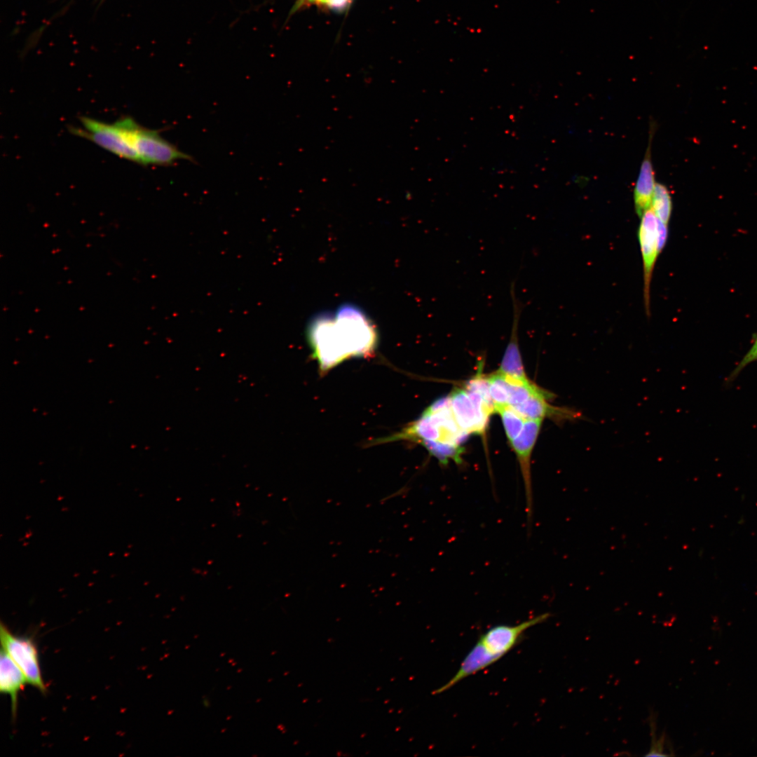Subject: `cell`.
I'll use <instances>...</instances> for the list:
<instances>
[{
  "instance_id": "1",
  "label": "cell",
  "mask_w": 757,
  "mask_h": 757,
  "mask_svg": "<svg viewBox=\"0 0 757 757\" xmlns=\"http://www.w3.org/2000/svg\"><path fill=\"white\" fill-rule=\"evenodd\" d=\"M307 337L322 371L352 357L370 354L377 343L375 325L357 306L341 305L334 314L322 313L311 320Z\"/></svg>"
},
{
  "instance_id": "2",
  "label": "cell",
  "mask_w": 757,
  "mask_h": 757,
  "mask_svg": "<svg viewBox=\"0 0 757 757\" xmlns=\"http://www.w3.org/2000/svg\"><path fill=\"white\" fill-rule=\"evenodd\" d=\"M550 613H545L514 625H498L482 634L462 660L455 674L432 692L442 693L500 660L520 641L525 632L546 621Z\"/></svg>"
},
{
  "instance_id": "3",
  "label": "cell",
  "mask_w": 757,
  "mask_h": 757,
  "mask_svg": "<svg viewBox=\"0 0 757 757\" xmlns=\"http://www.w3.org/2000/svg\"><path fill=\"white\" fill-rule=\"evenodd\" d=\"M132 118L124 117L108 123L90 117L80 118L81 128H73L72 132L94 142L97 146L125 160L139 164L131 135Z\"/></svg>"
},
{
  "instance_id": "4",
  "label": "cell",
  "mask_w": 757,
  "mask_h": 757,
  "mask_svg": "<svg viewBox=\"0 0 757 757\" xmlns=\"http://www.w3.org/2000/svg\"><path fill=\"white\" fill-rule=\"evenodd\" d=\"M452 411L460 428L468 435H483L494 406L481 395L465 388H456L450 394Z\"/></svg>"
},
{
  "instance_id": "5",
  "label": "cell",
  "mask_w": 757,
  "mask_h": 757,
  "mask_svg": "<svg viewBox=\"0 0 757 757\" xmlns=\"http://www.w3.org/2000/svg\"><path fill=\"white\" fill-rule=\"evenodd\" d=\"M0 638L1 648L20 669L27 683L46 693L47 688L43 679L39 652L34 641L29 637L13 634L3 622L0 626Z\"/></svg>"
},
{
  "instance_id": "6",
  "label": "cell",
  "mask_w": 757,
  "mask_h": 757,
  "mask_svg": "<svg viewBox=\"0 0 757 757\" xmlns=\"http://www.w3.org/2000/svg\"><path fill=\"white\" fill-rule=\"evenodd\" d=\"M131 132L133 146L141 165H169L177 160H191L190 156L164 139L157 131L143 128L135 121L132 122Z\"/></svg>"
},
{
  "instance_id": "7",
  "label": "cell",
  "mask_w": 757,
  "mask_h": 757,
  "mask_svg": "<svg viewBox=\"0 0 757 757\" xmlns=\"http://www.w3.org/2000/svg\"><path fill=\"white\" fill-rule=\"evenodd\" d=\"M543 421V420H526L519 435L510 442L519 462L524 481L526 511L528 524L532 520L533 501L531 459Z\"/></svg>"
},
{
  "instance_id": "8",
  "label": "cell",
  "mask_w": 757,
  "mask_h": 757,
  "mask_svg": "<svg viewBox=\"0 0 757 757\" xmlns=\"http://www.w3.org/2000/svg\"><path fill=\"white\" fill-rule=\"evenodd\" d=\"M639 241L642 255L644 276V299L647 314L650 308V286L653 271L658 254V221L653 210L648 208L641 217Z\"/></svg>"
},
{
  "instance_id": "9",
  "label": "cell",
  "mask_w": 757,
  "mask_h": 757,
  "mask_svg": "<svg viewBox=\"0 0 757 757\" xmlns=\"http://www.w3.org/2000/svg\"><path fill=\"white\" fill-rule=\"evenodd\" d=\"M554 396L552 393L542 389L513 408L526 420L543 421L545 418H550L561 422L582 418V414L578 411L550 404L548 400Z\"/></svg>"
},
{
  "instance_id": "10",
  "label": "cell",
  "mask_w": 757,
  "mask_h": 757,
  "mask_svg": "<svg viewBox=\"0 0 757 757\" xmlns=\"http://www.w3.org/2000/svg\"><path fill=\"white\" fill-rule=\"evenodd\" d=\"M654 129L653 124H651L648 145L640 167L639 176L634 190V207L636 214L640 217L651 205L656 184L651 158V143L654 135Z\"/></svg>"
},
{
  "instance_id": "11",
  "label": "cell",
  "mask_w": 757,
  "mask_h": 757,
  "mask_svg": "<svg viewBox=\"0 0 757 757\" xmlns=\"http://www.w3.org/2000/svg\"><path fill=\"white\" fill-rule=\"evenodd\" d=\"M0 655V690L9 695L11 702V714L15 718L18 710V700L20 692L24 688L27 681L16 664L3 649Z\"/></svg>"
},
{
  "instance_id": "12",
  "label": "cell",
  "mask_w": 757,
  "mask_h": 757,
  "mask_svg": "<svg viewBox=\"0 0 757 757\" xmlns=\"http://www.w3.org/2000/svg\"><path fill=\"white\" fill-rule=\"evenodd\" d=\"M650 208L658 219L668 225L672 211V201L667 187L663 184L656 182Z\"/></svg>"
},
{
  "instance_id": "13",
  "label": "cell",
  "mask_w": 757,
  "mask_h": 757,
  "mask_svg": "<svg viewBox=\"0 0 757 757\" xmlns=\"http://www.w3.org/2000/svg\"><path fill=\"white\" fill-rule=\"evenodd\" d=\"M487 378L490 396L496 413L498 409L509 405V383L504 375L498 371L487 376Z\"/></svg>"
},
{
  "instance_id": "14",
  "label": "cell",
  "mask_w": 757,
  "mask_h": 757,
  "mask_svg": "<svg viewBox=\"0 0 757 757\" xmlns=\"http://www.w3.org/2000/svg\"><path fill=\"white\" fill-rule=\"evenodd\" d=\"M423 445L442 465H446L450 460L456 464L462 463L461 455L464 449L461 446L437 442H430Z\"/></svg>"
},
{
  "instance_id": "15",
  "label": "cell",
  "mask_w": 757,
  "mask_h": 757,
  "mask_svg": "<svg viewBox=\"0 0 757 757\" xmlns=\"http://www.w3.org/2000/svg\"><path fill=\"white\" fill-rule=\"evenodd\" d=\"M496 413L501 418L506 436L510 443L521 433L526 419L510 405L498 409Z\"/></svg>"
},
{
  "instance_id": "16",
  "label": "cell",
  "mask_w": 757,
  "mask_h": 757,
  "mask_svg": "<svg viewBox=\"0 0 757 757\" xmlns=\"http://www.w3.org/2000/svg\"><path fill=\"white\" fill-rule=\"evenodd\" d=\"M757 361V336L753 341L752 346L742 357L741 361L737 364V367L734 369L732 374L730 376V380L734 379L740 373L743 369H744L748 364L751 362Z\"/></svg>"
},
{
  "instance_id": "17",
  "label": "cell",
  "mask_w": 757,
  "mask_h": 757,
  "mask_svg": "<svg viewBox=\"0 0 757 757\" xmlns=\"http://www.w3.org/2000/svg\"><path fill=\"white\" fill-rule=\"evenodd\" d=\"M658 219V218H657ZM667 224L662 222L660 219L658 221V247L659 251L661 253L667 243L668 236V228Z\"/></svg>"
},
{
  "instance_id": "18",
  "label": "cell",
  "mask_w": 757,
  "mask_h": 757,
  "mask_svg": "<svg viewBox=\"0 0 757 757\" xmlns=\"http://www.w3.org/2000/svg\"><path fill=\"white\" fill-rule=\"evenodd\" d=\"M310 1L318 2V3H320V4L327 5L328 6H329V7H333V8H342V7L346 6V5L348 4V2H349L350 0H310Z\"/></svg>"
}]
</instances>
